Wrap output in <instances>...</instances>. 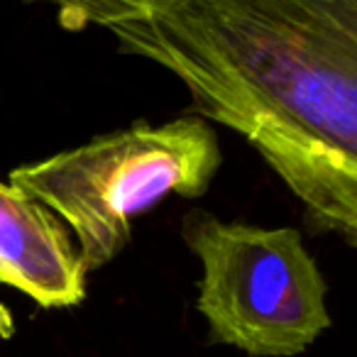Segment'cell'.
<instances>
[{
	"label": "cell",
	"mask_w": 357,
	"mask_h": 357,
	"mask_svg": "<svg viewBox=\"0 0 357 357\" xmlns=\"http://www.w3.org/2000/svg\"><path fill=\"white\" fill-rule=\"evenodd\" d=\"M105 30L243 135L316 228L357 243V0H144Z\"/></svg>",
	"instance_id": "obj_1"
},
{
	"label": "cell",
	"mask_w": 357,
	"mask_h": 357,
	"mask_svg": "<svg viewBox=\"0 0 357 357\" xmlns=\"http://www.w3.org/2000/svg\"><path fill=\"white\" fill-rule=\"evenodd\" d=\"M223 164L213 128L199 115L135 123L76 149L10 172V184L45 204L74 235L86 272L130 243V223L167 196L199 199Z\"/></svg>",
	"instance_id": "obj_2"
},
{
	"label": "cell",
	"mask_w": 357,
	"mask_h": 357,
	"mask_svg": "<svg viewBox=\"0 0 357 357\" xmlns=\"http://www.w3.org/2000/svg\"><path fill=\"white\" fill-rule=\"evenodd\" d=\"M181 233L201 262L196 308L211 342L250 357H294L331 328L328 284L298 230L194 211Z\"/></svg>",
	"instance_id": "obj_3"
},
{
	"label": "cell",
	"mask_w": 357,
	"mask_h": 357,
	"mask_svg": "<svg viewBox=\"0 0 357 357\" xmlns=\"http://www.w3.org/2000/svg\"><path fill=\"white\" fill-rule=\"evenodd\" d=\"M86 274L69 228L45 204L0 181V284L42 308H71L86 298Z\"/></svg>",
	"instance_id": "obj_4"
},
{
	"label": "cell",
	"mask_w": 357,
	"mask_h": 357,
	"mask_svg": "<svg viewBox=\"0 0 357 357\" xmlns=\"http://www.w3.org/2000/svg\"><path fill=\"white\" fill-rule=\"evenodd\" d=\"M35 3V0H30ZM59 8V20L66 27H86V25H110L135 13L144 0H47Z\"/></svg>",
	"instance_id": "obj_5"
}]
</instances>
